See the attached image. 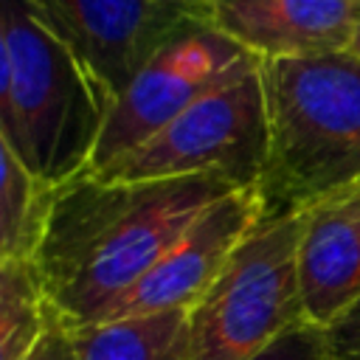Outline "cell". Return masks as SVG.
Listing matches in <instances>:
<instances>
[{"label":"cell","mask_w":360,"mask_h":360,"mask_svg":"<svg viewBox=\"0 0 360 360\" xmlns=\"http://www.w3.org/2000/svg\"><path fill=\"white\" fill-rule=\"evenodd\" d=\"M222 174L101 180L82 174L59 188L37 270L56 318L82 329L135 287L183 231L233 191Z\"/></svg>","instance_id":"6da1fadb"},{"label":"cell","mask_w":360,"mask_h":360,"mask_svg":"<svg viewBox=\"0 0 360 360\" xmlns=\"http://www.w3.org/2000/svg\"><path fill=\"white\" fill-rule=\"evenodd\" d=\"M112 90L25 3L0 0V146L62 188L90 174Z\"/></svg>","instance_id":"7a4b0ae2"},{"label":"cell","mask_w":360,"mask_h":360,"mask_svg":"<svg viewBox=\"0 0 360 360\" xmlns=\"http://www.w3.org/2000/svg\"><path fill=\"white\" fill-rule=\"evenodd\" d=\"M270 155L259 183L270 214L360 183V56L262 59Z\"/></svg>","instance_id":"3957f363"},{"label":"cell","mask_w":360,"mask_h":360,"mask_svg":"<svg viewBox=\"0 0 360 360\" xmlns=\"http://www.w3.org/2000/svg\"><path fill=\"white\" fill-rule=\"evenodd\" d=\"M301 233L304 208L264 211L188 312L191 360H253L290 326L307 321L298 278Z\"/></svg>","instance_id":"277c9868"},{"label":"cell","mask_w":360,"mask_h":360,"mask_svg":"<svg viewBox=\"0 0 360 360\" xmlns=\"http://www.w3.org/2000/svg\"><path fill=\"white\" fill-rule=\"evenodd\" d=\"M270 155L262 59L248 53L239 68L197 98L141 149L96 174L101 180H166L222 174L239 188L259 186Z\"/></svg>","instance_id":"5b68a950"},{"label":"cell","mask_w":360,"mask_h":360,"mask_svg":"<svg viewBox=\"0 0 360 360\" xmlns=\"http://www.w3.org/2000/svg\"><path fill=\"white\" fill-rule=\"evenodd\" d=\"M245 56L248 51L208 20L166 42L115 96L90 174L107 172L163 132L197 98L225 82Z\"/></svg>","instance_id":"8992f818"},{"label":"cell","mask_w":360,"mask_h":360,"mask_svg":"<svg viewBox=\"0 0 360 360\" xmlns=\"http://www.w3.org/2000/svg\"><path fill=\"white\" fill-rule=\"evenodd\" d=\"M118 96L188 25L208 20L205 0H25Z\"/></svg>","instance_id":"52a82bcc"},{"label":"cell","mask_w":360,"mask_h":360,"mask_svg":"<svg viewBox=\"0 0 360 360\" xmlns=\"http://www.w3.org/2000/svg\"><path fill=\"white\" fill-rule=\"evenodd\" d=\"M264 211L267 208L259 186L233 188L225 197L214 200L149 267V273L107 309L101 321L138 318L172 309L191 312L219 278L233 250L262 222Z\"/></svg>","instance_id":"ba28073f"},{"label":"cell","mask_w":360,"mask_h":360,"mask_svg":"<svg viewBox=\"0 0 360 360\" xmlns=\"http://www.w3.org/2000/svg\"><path fill=\"white\" fill-rule=\"evenodd\" d=\"M357 11V0H205L208 22L259 59L346 51Z\"/></svg>","instance_id":"9c48e42d"},{"label":"cell","mask_w":360,"mask_h":360,"mask_svg":"<svg viewBox=\"0 0 360 360\" xmlns=\"http://www.w3.org/2000/svg\"><path fill=\"white\" fill-rule=\"evenodd\" d=\"M298 278L304 318L323 329L360 301V183L304 208Z\"/></svg>","instance_id":"30bf717a"},{"label":"cell","mask_w":360,"mask_h":360,"mask_svg":"<svg viewBox=\"0 0 360 360\" xmlns=\"http://www.w3.org/2000/svg\"><path fill=\"white\" fill-rule=\"evenodd\" d=\"M73 335L76 360H191L188 309L101 321Z\"/></svg>","instance_id":"8fae6325"},{"label":"cell","mask_w":360,"mask_h":360,"mask_svg":"<svg viewBox=\"0 0 360 360\" xmlns=\"http://www.w3.org/2000/svg\"><path fill=\"white\" fill-rule=\"evenodd\" d=\"M59 188L28 172L0 146V259L37 262Z\"/></svg>","instance_id":"7c38bea8"},{"label":"cell","mask_w":360,"mask_h":360,"mask_svg":"<svg viewBox=\"0 0 360 360\" xmlns=\"http://www.w3.org/2000/svg\"><path fill=\"white\" fill-rule=\"evenodd\" d=\"M53 321L37 262L0 259V360H25Z\"/></svg>","instance_id":"4fadbf2b"},{"label":"cell","mask_w":360,"mask_h":360,"mask_svg":"<svg viewBox=\"0 0 360 360\" xmlns=\"http://www.w3.org/2000/svg\"><path fill=\"white\" fill-rule=\"evenodd\" d=\"M253 360H329L326 329L309 321L290 326Z\"/></svg>","instance_id":"5bb4252c"},{"label":"cell","mask_w":360,"mask_h":360,"mask_svg":"<svg viewBox=\"0 0 360 360\" xmlns=\"http://www.w3.org/2000/svg\"><path fill=\"white\" fill-rule=\"evenodd\" d=\"M326 346L329 360H360V301L326 326Z\"/></svg>","instance_id":"9a60e30c"},{"label":"cell","mask_w":360,"mask_h":360,"mask_svg":"<svg viewBox=\"0 0 360 360\" xmlns=\"http://www.w3.org/2000/svg\"><path fill=\"white\" fill-rule=\"evenodd\" d=\"M25 360H76V335H73V329L65 326L53 312V321H51L48 332L42 335V340L37 343V349Z\"/></svg>","instance_id":"2e32d148"},{"label":"cell","mask_w":360,"mask_h":360,"mask_svg":"<svg viewBox=\"0 0 360 360\" xmlns=\"http://www.w3.org/2000/svg\"><path fill=\"white\" fill-rule=\"evenodd\" d=\"M349 53L360 56V11H357V20H354V31H352V39H349Z\"/></svg>","instance_id":"e0dca14e"},{"label":"cell","mask_w":360,"mask_h":360,"mask_svg":"<svg viewBox=\"0 0 360 360\" xmlns=\"http://www.w3.org/2000/svg\"><path fill=\"white\" fill-rule=\"evenodd\" d=\"M357 3H360V0H357Z\"/></svg>","instance_id":"ac0fdd59"}]
</instances>
